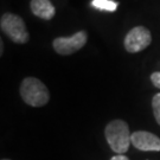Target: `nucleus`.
<instances>
[{
  "mask_svg": "<svg viewBox=\"0 0 160 160\" xmlns=\"http://www.w3.org/2000/svg\"><path fill=\"white\" fill-rule=\"evenodd\" d=\"M106 139L116 154H125L131 145L129 127L123 120H114L106 126Z\"/></svg>",
  "mask_w": 160,
  "mask_h": 160,
  "instance_id": "obj_1",
  "label": "nucleus"
},
{
  "mask_svg": "<svg viewBox=\"0 0 160 160\" xmlns=\"http://www.w3.org/2000/svg\"><path fill=\"white\" fill-rule=\"evenodd\" d=\"M20 96L31 107H43L50 100L46 86L36 77H26L20 84Z\"/></svg>",
  "mask_w": 160,
  "mask_h": 160,
  "instance_id": "obj_2",
  "label": "nucleus"
},
{
  "mask_svg": "<svg viewBox=\"0 0 160 160\" xmlns=\"http://www.w3.org/2000/svg\"><path fill=\"white\" fill-rule=\"evenodd\" d=\"M1 31L16 43V44H25L30 39V34L26 30V25L22 17L13 13H5L0 19Z\"/></svg>",
  "mask_w": 160,
  "mask_h": 160,
  "instance_id": "obj_3",
  "label": "nucleus"
},
{
  "mask_svg": "<svg viewBox=\"0 0 160 160\" xmlns=\"http://www.w3.org/2000/svg\"><path fill=\"white\" fill-rule=\"evenodd\" d=\"M88 42V33L86 31H78L71 37H57L52 42L55 51L58 55L68 56L81 50Z\"/></svg>",
  "mask_w": 160,
  "mask_h": 160,
  "instance_id": "obj_4",
  "label": "nucleus"
},
{
  "mask_svg": "<svg viewBox=\"0 0 160 160\" xmlns=\"http://www.w3.org/2000/svg\"><path fill=\"white\" fill-rule=\"evenodd\" d=\"M152 42V34L145 26H135L126 34L123 45L129 53H137L145 50Z\"/></svg>",
  "mask_w": 160,
  "mask_h": 160,
  "instance_id": "obj_5",
  "label": "nucleus"
},
{
  "mask_svg": "<svg viewBox=\"0 0 160 160\" xmlns=\"http://www.w3.org/2000/svg\"><path fill=\"white\" fill-rule=\"evenodd\" d=\"M131 141L135 148L140 151L160 152V139L153 133L145 131H137L132 133Z\"/></svg>",
  "mask_w": 160,
  "mask_h": 160,
  "instance_id": "obj_6",
  "label": "nucleus"
},
{
  "mask_svg": "<svg viewBox=\"0 0 160 160\" xmlns=\"http://www.w3.org/2000/svg\"><path fill=\"white\" fill-rule=\"evenodd\" d=\"M30 7L36 17L44 20H50L55 17V6L50 0H31Z\"/></svg>",
  "mask_w": 160,
  "mask_h": 160,
  "instance_id": "obj_7",
  "label": "nucleus"
},
{
  "mask_svg": "<svg viewBox=\"0 0 160 160\" xmlns=\"http://www.w3.org/2000/svg\"><path fill=\"white\" fill-rule=\"evenodd\" d=\"M92 6L97 10H101V11L114 12L116 11L119 4L114 0H92Z\"/></svg>",
  "mask_w": 160,
  "mask_h": 160,
  "instance_id": "obj_8",
  "label": "nucleus"
},
{
  "mask_svg": "<svg viewBox=\"0 0 160 160\" xmlns=\"http://www.w3.org/2000/svg\"><path fill=\"white\" fill-rule=\"evenodd\" d=\"M152 108H153V114L158 125L160 126V92L155 94L152 100Z\"/></svg>",
  "mask_w": 160,
  "mask_h": 160,
  "instance_id": "obj_9",
  "label": "nucleus"
},
{
  "mask_svg": "<svg viewBox=\"0 0 160 160\" xmlns=\"http://www.w3.org/2000/svg\"><path fill=\"white\" fill-rule=\"evenodd\" d=\"M151 81H152L153 86L160 89V71H155L151 75Z\"/></svg>",
  "mask_w": 160,
  "mask_h": 160,
  "instance_id": "obj_10",
  "label": "nucleus"
},
{
  "mask_svg": "<svg viewBox=\"0 0 160 160\" xmlns=\"http://www.w3.org/2000/svg\"><path fill=\"white\" fill-rule=\"evenodd\" d=\"M110 160H129L125 154H116L114 155Z\"/></svg>",
  "mask_w": 160,
  "mask_h": 160,
  "instance_id": "obj_11",
  "label": "nucleus"
},
{
  "mask_svg": "<svg viewBox=\"0 0 160 160\" xmlns=\"http://www.w3.org/2000/svg\"><path fill=\"white\" fill-rule=\"evenodd\" d=\"M4 53V44H2V40H0V55Z\"/></svg>",
  "mask_w": 160,
  "mask_h": 160,
  "instance_id": "obj_12",
  "label": "nucleus"
},
{
  "mask_svg": "<svg viewBox=\"0 0 160 160\" xmlns=\"http://www.w3.org/2000/svg\"><path fill=\"white\" fill-rule=\"evenodd\" d=\"M1 160H10V159H1Z\"/></svg>",
  "mask_w": 160,
  "mask_h": 160,
  "instance_id": "obj_13",
  "label": "nucleus"
}]
</instances>
